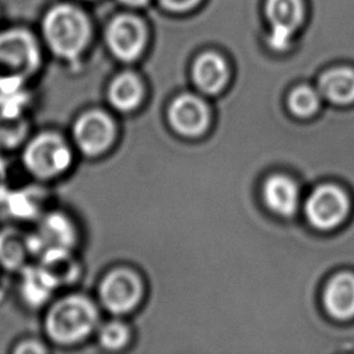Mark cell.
<instances>
[{
    "mask_svg": "<svg viewBox=\"0 0 354 354\" xmlns=\"http://www.w3.org/2000/svg\"><path fill=\"white\" fill-rule=\"evenodd\" d=\"M41 254L53 248L69 249L74 241L71 221L61 213H46L38 221V227L34 231ZM40 254V255H41Z\"/></svg>",
    "mask_w": 354,
    "mask_h": 354,
    "instance_id": "2e32d148",
    "label": "cell"
},
{
    "mask_svg": "<svg viewBox=\"0 0 354 354\" xmlns=\"http://www.w3.org/2000/svg\"><path fill=\"white\" fill-rule=\"evenodd\" d=\"M142 292L143 287L136 273L126 268H118L103 279L100 297L108 311L122 315L137 306Z\"/></svg>",
    "mask_w": 354,
    "mask_h": 354,
    "instance_id": "8992f818",
    "label": "cell"
},
{
    "mask_svg": "<svg viewBox=\"0 0 354 354\" xmlns=\"http://www.w3.org/2000/svg\"><path fill=\"white\" fill-rule=\"evenodd\" d=\"M227 79L226 64L216 53H205L194 67V80L201 91L214 95L221 91Z\"/></svg>",
    "mask_w": 354,
    "mask_h": 354,
    "instance_id": "ac0fdd59",
    "label": "cell"
},
{
    "mask_svg": "<svg viewBox=\"0 0 354 354\" xmlns=\"http://www.w3.org/2000/svg\"><path fill=\"white\" fill-rule=\"evenodd\" d=\"M108 44L116 57L133 61L145 45V29L139 19L132 16H120L109 26Z\"/></svg>",
    "mask_w": 354,
    "mask_h": 354,
    "instance_id": "30bf717a",
    "label": "cell"
},
{
    "mask_svg": "<svg viewBox=\"0 0 354 354\" xmlns=\"http://www.w3.org/2000/svg\"><path fill=\"white\" fill-rule=\"evenodd\" d=\"M19 153L24 171L39 182H48L59 177L72 163L69 145L55 131L30 134Z\"/></svg>",
    "mask_w": 354,
    "mask_h": 354,
    "instance_id": "3957f363",
    "label": "cell"
},
{
    "mask_svg": "<svg viewBox=\"0 0 354 354\" xmlns=\"http://www.w3.org/2000/svg\"><path fill=\"white\" fill-rule=\"evenodd\" d=\"M73 137L82 153L97 155L111 147L115 137V126L103 111H88L74 124Z\"/></svg>",
    "mask_w": 354,
    "mask_h": 354,
    "instance_id": "52a82bcc",
    "label": "cell"
},
{
    "mask_svg": "<svg viewBox=\"0 0 354 354\" xmlns=\"http://www.w3.org/2000/svg\"><path fill=\"white\" fill-rule=\"evenodd\" d=\"M198 0H162V4L173 11H184L197 4Z\"/></svg>",
    "mask_w": 354,
    "mask_h": 354,
    "instance_id": "484cf974",
    "label": "cell"
},
{
    "mask_svg": "<svg viewBox=\"0 0 354 354\" xmlns=\"http://www.w3.org/2000/svg\"><path fill=\"white\" fill-rule=\"evenodd\" d=\"M129 340V330L122 323L111 322L100 331V341L102 346L108 350H118Z\"/></svg>",
    "mask_w": 354,
    "mask_h": 354,
    "instance_id": "603a6c76",
    "label": "cell"
},
{
    "mask_svg": "<svg viewBox=\"0 0 354 354\" xmlns=\"http://www.w3.org/2000/svg\"><path fill=\"white\" fill-rule=\"evenodd\" d=\"M30 134V122L27 118L0 116V151L8 155L21 150Z\"/></svg>",
    "mask_w": 354,
    "mask_h": 354,
    "instance_id": "ffe728a7",
    "label": "cell"
},
{
    "mask_svg": "<svg viewBox=\"0 0 354 354\" xmlns=\"http://www.w3.org/2000/svg\"><path fill=\"white\" fill-rule=\"evenodd\" d=\"M11 187L10 183V166L6 153L0 151V201Z\"/></svg>",
    "mask_w": 354,
    "mask_h": 354,
    "instance_id": "d4e9b609",
    "label": "cell"
},
{
    "mask_svg": "<svg viewBox=\"0 0 354 354\" xmlns=\"http://www.w3.org/2000/svg\"><path fill=\"white\" fill-rule=\"evenodd\" d=\"M122 3L127 5H132V6H139L143 5L148 1V0H121Z\"/></svg>",
    "mask_w": 354,
    "mask_h": 354,
    "instance_id": "4316f807",
    "label": "cell"
},
{
    "mask_svg": "<svg viewBox=\"0 0 354 354\" xmlns=\"http://www.w3.org/2000/svg\"><path fill=\"white\" fill-rule=\"evenodd\" d=\"M319 93L310 86H299L289 96V108L299 118L312 116L319 108Z\"/></svg>",
    "mask_w": 354,
    "mask_h": 354,
    "instance_id": "44dd1931",
    "label": "cell"
},
{
    "mask_svg": "<svg viewBox=\"0 0 354 354\" xmlns=\"http://www.w3.org/2000/svg\"><path fill=\"white\" fill-rule=\"evenodd\" d=\"M323 301L331 316L347 321L354 317V274H336L326 288Z\"/></svg>",
    "mask_w": 354,
    "mask_h": 354,
    "instance_id": "9a60e30c",
    "label": "cell"
},
{
    "mask_svg": "<svg viewBox=\"0 0 354 354\" xmlns=\"http://www.w3.org/2000/svg\"><path fill=\"white\" fill-rule=\"evenodd\" d=\"M30 258L27 232L16 224L4 223L0 226V270L16 276L28 266Z\"/></svg>",
    "mask_w": 354,
    "mask_h": 354,
    "instance_id": "4fadbf2b",
    "label": "cell"
},
{
    "mask_svg": "<svg viewBox=\"0 0 354 354\" xmlns=\"http://www.w3.org/2000/svg\"><path fill=\"white\" fill-rule=\"evenodd\" d=\"M168 120L178 133L194 137L203 133L209 122V111L198 97L183 95L168 109Z\"/></svg>",
    "mask_w": 354,
    "mask_h": 354,
    "instance_id": "8fae6325",
    "label": "cell"
},
{
    "mask_svg": "<svg viewBox=\"0 0 354 354\" xmlns=\"http://www.w3.org/2000/svg\"><path fill=\"white\" fill-rule=\"evenodd\" d=\"M319 93L328 101L341 106L354 102V69L337 67L319 77Z\"/></svg>",
    "mask_w": 354,
    "mask_h": 354,
    "instance_id": "e0dca14e",
    "label": "cell"
},
{
    "mask_svg": "<svg viewBox=\"0 0 354 354\" xmlns=\"http://www.w3.org/2000/svg\"><path fill=\"white\" fill-rule=\"evenodd\" d=\"M43 192L33 185L10 187L0 201V216L4 223L24 224L38 221L43 213Z\"/></svg>",
    "mask_w": 354,
    "mask_h": 354,
    "instance_id": "ba28073f",
    "label": "cell"
},
{
    "mask_svg": "<svg viewBox=\"0 0 354 354\" xmlns=\"http://www.w3.org/2000/svg\"><path fill=\"white\" fill-rule=\"evenodd\" d=\"M1 273H3V271H1V270H0V278H1Z\"/></svg>",
    "mask_w": 354,
    "mask_h": 354,
    "instance_id": "83f0119b",
    "label": "cell"
},
{
    "mask_svg": "<svg viewBox=\"0 0 354 354\" xmlns=\"http://www.w3.org/2000/svg\"><path fill=\"white\" fill-rule=\"evenodd\" d=\"M143 97V87L133 74H122L116 77L109 88V100L120 111H133Z\"/></svg>",
    "mask_w": 354,
    "mask_h": 354,
    "instance_id": "d6986e66",
    "label": "cell"
},
{
    "mask_svg": "<svg viewBox=\"0 0 354 354\" xmlns=\"http://www.w3.org/2000/svg\"><path fill=\"white\" fill-rule=\"evenodd\" d=\"M266 14L272 27L270 44L276 50H284L304 21V3L302 0H268Z\"/></svg>",
    "mask_w": 354,
    "mask_h": 354,
    "instance_id": "9c48e42d",
    "label": "cell"
},
{
    "mask_svg": "<svg viewBox=\"0 0 354 354\" xmlns=\"http://www.w3.org/2000/svg\"><path fill=\"white\" fill-rule=\"evenodd\" d=\"M97 321V308L91 300L82 295H69L48 307L44 331L53 344L71 346L84 340L95 329Z\"/></svg>",
    "mask_w": 354,
    "mask_h": 354,
    "instance_id": "7a4b0ae2",
    "label": "cell"
},
{
    "mask_svg": "<svg viewBox=\"0 0 354 354\" xmlns=\"http://www.w3.org/2000/svg\"><path fill=\"white\" fill-rule=\"evenodd\" d=\"M16 277V294L21 305L28 310L45 306L57 288L53 279L39 268L38 263H29Z\"/></svg>",
    "mask_w": 354,
    "mask_h": 354,
    "instance_id": "7c38bea8",
    "label": "cell"
},
{
    "mask_svg": "<svg viewBox=\"0 0 354 354\" xmlns=\"http://www.w3.org/2000/svg\"><path fill=\"white\" fill-rule=\"evenodd\" d=\"M29 96L26 88L21 91L0 92V116L4 118H26Z\"/></svg>",
    "mask_w": 354,
    "mask_h": 354,
    "instance_id": "7402d4cb",
    "label": "cell"
},
{
    "mask_svg": "<svg viewBox=\"0 0 354 354\" xmlns=\"http://www.w3.org/2000/svg\"><path fill=\"white\" fill-rule=\"evenodd\" d=\"M48 346L43 341L33 336L19 337L9 346L10 354H44L48 353Z\"/></svg>",
    "mask_w": 354,
    "mask_h": 354,
    "instance_id": "cb8c5ba5",
    "label": "cell"
},
{
    "mask_svg": "<svg viewBox=\"0 0 354 354\" xmlns=\"http://www.w3.org/2000/svg\"><path fill=\"white\" fill-rule=\"evenodd\" d=\"M263 200L271 211L281 216H292L297 213L300 192L297 183L290 178L276 174L263 184Z\"/></svg>",
    "mask_w": 354,
    "mask_h": 354,
    "instance_id": "5bb4252c",
    "label": "cell"
},
{
    "mask_svg": "<svg viewBox=\"0 0 354 354\" xmlns=\"http://www.w3.org/2000/svg\"><path fill=\"white\" fill-rule=\"evenodd\" d=\"M348 195L334 184H324L312 192L306 202V216L318 230H333L350 214Z\"/></svg>",
    "mask_w": 354,
    "mask_h": 354,
    "instance_id": "5b68a950",
    "label": "cell"
},
{
    "mask_svg": "<svg viewBox=\"0 0 354 354\" xmlns=\"http://www.w3.org/2000/svg\"><path fill=\"white\" fill-rule=\"evenodd\" d=\"M39 66L38 44L28 30L11 28L0 32V92L24 90Z\"/></svg>",
    "mask_w": 354,
    "mask_h": 354,
    "instance_id": "6da1fadb",
    "label": "cell"
},
{
    "mask_svg": "<svg viewBox=\"0 0 354 354\" xmlns=\"http://www.w3.org/2000/svg\"><path fill=\"white\" fill-rule=\"evenodd\" d=\"M44 37L59 57L74 59L88 39V24L84 14L69 5H58L48 11L43 24Z\"/></svg>",
    "mask_w": 354,
    "mask_h": 354,
    "instance_id": "277c9868",
    "label": "cell"
}]
</instances>
